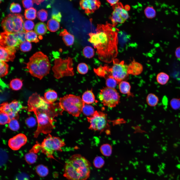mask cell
Returning <instances> with one entry per match:
<instances>
[{
    "instance_id": "cell-38",
    "label": "cell",
    "mask_w": 180,
    "mask_h": 180,
    "mask_svg": "<svg viewBox=\"0 0 180 180\" xmlns=\"http://www.w3.org/2000/svg\"><path fill=\"white\" fill-rule=\"evenodd\" d=\"M118 84L116 80L110 75L109 74L106 78V85L107 87L111 88H114Z\"/></svg>"
},
{
    "instance_id": "cell-37",
    "label": "cell",
    "mask_w": 180,
    "mask_h": 180,
    "mask_svg": "<svg viewBox=\"0 0 180 180\" xmlns=\"http://www.w3.org/2000/svg\"><path fill=\"white\" fill-rule=\"evenodd\" d=\"M9 66L6 62L0 61V76L3 77L6 75L8 73Z\"/></svg>"
},
{
    "instance_id": "cell-14",
    "label": "cell",
    "mask_w": 180,
    "mask_h": 180,
    "mask_svg": "<svg viewBox=\"0 0 180 180\" xmlns=\"http://www.w3.org/2000/svg\"><path fill=\"white\" fill-rule=\"evenodd\" d=\"M23 108L21 103L16 100L10 103L4 102L1 104L0 112L5 113L8 116L10 120L18 118V112Z\"/></svg>"
},
{
    "instance_id": "cell-40",
    "label": "cell",
    "mask_w": 180,
    "mask_h": 180,
    "mask_svg": "<svg viewBox=\"0 0 180 180\" xmlns=\"http://www.w3.org/2000/svg\"><path fill=\"white\" fill-rule=\"evenodd\" d=\"M8 124L9 128L12 130L17 131L20 128L19 123L16 119L14 118L10 120Z\"/></svg>"
},
{
    "instance_id": "cell-15",
    "label": "cell",
    "mask_w": 180,
    "mask_h": 180,
    "mask_svg": "<svg viewBox=\"0 0 180 180\" xmlns=\"http://www.w3.org/2000/svg\"><path fill=\"white\" fill-rule=\"evenodd\" d=\"M79 4L80 8L87 14L94 12L99 8L101 4L100 1L97 0H82Z\"/></svg>"
},
{
    "instance_id": "cell-1",
    "label": "cell",
    "mask_w": 180,
    "mask_h": 180,
    "mask_svg": "<svg viewBox=\"0 0 180 180\" xmlns=\"http://www.w3.org/2000/svg\"><path fill=\"white\" fill-rule=\"evenodd\" d=\"M96 31V33L88 34V41L96 49L99 59L110 63L118 54V34L119 30L106 22L104 24H98Z\"/></svg>"
},
{
    "instance_id": "cell-22",
    "label": "cell",
    "mask_w": 180,
    "mask_h": 180,
    "mask_svg": "<svg viewBox=\"0 0 180 180\" xmlns=\"http://www.w3.org/2000/svg\"><path fill=\"white\" fill-rule=\"evenodd\" d=\"M44 98L49 102L53 104L57 98V94L54 90L50 89L45 92Z\"/></svg>"
},
{
    "instance_id": "cell-49",
    "label": "cell",
    "mask_w": 180,
    "mask_h": 180,
    "mask_svg": "<svg viewBox=\"0 0 180 180\" xmlns=\"http://www.w3.org/2000/svg\"><path fill=\"white\" fill-rule=\"evenodd\" d=\"M26 32H21L15 33V34L18 39L22 42L26 41Z\"/></svg>"
},
{
    "instance_id": "cell-12",
    "label": "cell",
    "mask_w": 180,
    "mask_h": 180,
    "mask_svg": "<svg viewBox=\"0 0 180 180\" xmlns=\"http://www.w3.org/2000/svg\"><path fill=\"white\" fill-rule=\"evenodd\" d=\"M113 11L110 19L114 27L118 24L124 23L129 18L127 11L125 10L122 3L118 2L112 6Z\"/></svg>"
},
{
    "instance_id": "cell-32",
    "label": "cell",
    "mask_w": 180,
    "mask_h": 180,
    "mask_svg": "<svg viewBox=\"0 0 180 180\" xmlns=\"http://www.w3.org/2000/svg\"><path fill=\"white\" fill-rule=\"evenodd\" d=\"M24 15L26 19L29 20L34 19L36 16V10L33 8L25 10Z\"/></svg>"
},
{
    "instance_id": "cell-16",
    "label": "cell",
    "mask_w": 180,
    "mask_h": 180,
    "mask_svg": "<svg viewBox=\"0 0 180 180\" xmlns=\"http://www.w3.org/2000/svg\"><path fill=\"white\" fill-rule=\"evenodd\" d=\"M27 141V138L26 135L22 134H19L10 138L8 140V144L12 150H16L24 145Z\"/></svg>"
},
{
    "instance_id": "cell-5",
    "label": "cell",
    "mask_w": 180,
    "mask_h": 180,
    "mask_svg": "<svg viewBox=\"0 0 180 180\" xmlns=\"http://www.w3.org/2000/svg\"><path fill=\"white\" fill-rule=\"evenodd\" d=\"M58 103L63 110L75 117L79 116L85 104L79 96L72 94H67L60 98Z\"/></svg>"
},
{
    "instance_id": "cell-46",
    "label": "cell",
    "mask_w": 180,
    "mask_h": 180,
    "mask_svg": "<svg viewBox=\"0 0 180 180\" xmlns=\"http://www.w3.org/2000/svg\"><path fill=\"white\" fill-rule=\"evenodd\" d=\"M34 26V23L32 20H27L24 22V29L26 32L31 31L33 28Z\"/></svg>"
},
{
    "instance_id": "cell-3",
    "label": "cell",
    "mask_w": 180,
    "mask_h": 180,
    "mask_svg": "<svg viewBox=\"0 0 180 180\" xmlns=\"http://www.w3.org/2000/svg\"><path fill=\"white\" fill-rule=\"evenodd\" d=\"M91 167L84 157L74 154L65 162L63 176L68 180H86L90 176Z\"/></svg>"
},
{
    "instance_id": "cell-26",
    "label": "cell",
    "mask_w": 180,
    "mask_h": 180,
    "mask_svg": "<svg viewBox=\"0 0 180 180\" xmlns=\"http://www.w3.org/2000/svg\"><path fill=\"white\" fill-rule=\"evenodd\" d=\"M169 75L166 73L164 72H160L157 74L156 80L159 84L164 85L166 84L168 82L169 79Z\"/></svg>"
},
{
    "instance_id": "cell-53",
    "label": "cell",
    "mask_w": 180,
    "mask_h": 180,
    "mask_svg": "<svg viewBox=\"0 0 180 180\" xmlns=\"http://www.w3.org/2000/svg\"><path fill=\"white\" fill-rule=\"evenodd\" d=\"M174 53L176 57L178 59L180 60V46L176 48Z\"/></svg>"
},
{
    "instance_id": "cell-9",
    "label": "cell",
    "mask_w": 180,
    "mask_h": 180,
    "mask_svg": "<svg viewBox=\"0 0 180 180\" xmlns=\"http://www.w3.org/2000/svg\"><path fill=\"white\" fill-rule=\"evenodd\" d=\"M98 98L104 106L113 108L120 102V96L115 89L106 87L100 90Z\"/></svg>"
},
{
    "instance_id": "cell-10",
    "label": "cell",
    "mask_w": 180,
    "mask_h": 180,
    "mask_svg": "<svg viewBox=\"0 0 180 180\" xmlns=\"http://www.w3.org/2000/svg\"><path fill=\"white\" fill-rule=\"evenodd\" d=\"M112 62L113 65L111 68L109 67L108 72L119 84L128 76V65L125 64L124 60L120 61L116 58L114 59Z\"/></svg>"
},
{
    "instance_id": "cell-54",
    "label": "cell",
    "mask_w": 180,
    "mask_h": 180,
    "mask_svg": "<svg viewBox=\"0 0 180 180\" xmlns=\"http://www.w3.org/2000/svg\"><path fill=\"white\" fill-rule=\"evenodd\" d=\"M110 5L111 6H112L116 4L118 2L119 0H106Z\"/></svg>"
},
{
    "instance_id": "cell-29",
    "label": "cell",
    "mask_w": 180,
    "mask_h": 180,
    "mask_svg": "<svg viewBox=\"0 0 180 180\" xmlns=\"http://www.w3.org/2000/svg\"><path fill=\"white\" fill-rule=\"evenodd\" d=\"M100 151L104 156H110L112 154V146L108 144H103L100 147Z\"/></svg>"
},
{
    "instance_id": "cell-41",
    "label": "cell",
    "mask_w": 180,
    "mask_h": 180,
    "mask_svg": "<svg viewBox=\"0 0 180 180\" xmlns=\"http://www.w3.org/2000/svg\"><path fill=\"white\" fill-rule=\"evenodd\" d=\"M32 48L31 44L30 42L26 40L22 43L20 46V50L23 52H27L30 51Z\"/></svg>"
},
{
    "instance_id": "cell-19",
    "label": "cell",
    "mask_w": 180,
    "mask_h": 180,
    "mask_svg": "<svg viewBox=\"0 0 180 180\" xmlns=\"http://www.w3.org/2000/svg\"><path fill=\"white\" fill-rule=\"evenodd\" d=\"M59 35L62 37L63 40L66 46H70L73 44L74 41V36L69 33L66 29H64L60 32Z\"/></svg>"
},
{
    "instance_id": "cell-34",
    "label": "cell",
    "mask_w": 180,
    "mask_h": 180,
    "mask_svg": "<svg viewBox=\"0 0 180 180\" xmlns=\"http://www.w3.org/2000/svg\"><path fill=\"white\" fill-rule=\"evenodd\" d=\"M144 13L147 18L152 19L155 18L156 15V10L152 6H148L144 10Z\"/></svg>"
},
{
    "instance_id": "cell-2",
    "label": "cell",
    "mask_w": 180,
    "mask_h": 180,
    "mask_svg": "<svg viewBox=\"0 0 180 180\" xmlns=\"http://www.w3.org/2000/svg\"><path fill=\"white\" fill-rule=\"evenodd\" d=\"M28 105V111L34 112L38 123L34 137L37 138L40 133L47 134L51 132L54 127L53 124L54 118L62 114L63 111L59 103H50L36 92L29 97Z\"/></svg>"
},
{
    "instance_id": "cell-45",
    "label": "cell",
    "mask_w": 180,
    "mask_h": 180,
    "mask_svg": "<svg viewBox=\"0 0 180 180\" xmlns=\"http://www.w3.org/2000/svg\"><path fill=\"white\" fill-rule=\"evenodd\" d=\"M10 120L8 115L6 113L0 112V124L4 125L8 123Z\"/></svg>"
},
{
    "instance_id": "cell-30",
    "label": "cell",
    "mask_w": 180,
    "mask_h": 180,
    "mask_svg": "<svg viewBox=\"0 0 180 180\" xmlns=\"http://www.w3.org/2000/svg\"><path fill=\"white\" fill-rule=\"evenodd\" d=\"M109 67L106 65L104 66H100L96 69L94 68V70L95 73L100 77L105 78V76L108 72Z\"/></svg>"
},
{
    "instance_id": "cell-28",
    "label": "cell",
    "mask_w": 180,
    "mask_h": 180,
    "mask_svg": "<svg viewBox=\"0 0 180 180\" xmlns=\"http://www.w3.org/2000/svg\"><path fill=\"white\" fill-rule=\"evenodd\" d=\"M35 169L37 174L41 177H45L48 174L49 170L48 168L42 164L37 165L36 166Z\"/></svg>"
},
{
    "instance_id": "cell-24",
    "label": "cell",
    "mask_w": 180,
    "mask_h": 180,
    "mask_svg": "<svg viewBox=\"0 0 180 180\" xmlns=\"http://www.w3.org/2000/svg\"><path fill=\"white\" fill-rule=\"evenodd\" d=\"M23 85L22 80L20 78H16L11 80L10 83V88L14 90H20Z\"/></svg>"
},
{
    "instance_id": "cell-23",
    "label": "cell",
    "mask_w": 180,
    "mask_h": 180,
    "mask_svg": "<svg viewBox=\"0 0 180 180\" xmlns=\"http://www.w3.org/2000/svg\"><path fill=\"white\" fill-rule=\"evenodd\" d=\"M46 24L43 22H39L36 24L34 28V31L37 34L42 35L45 34L47 30Z\"/></svg>"
},
{
    "instance_id": "cell-55",
    "label": "cell",
    "mask_w": 180,
    "mask_h": 180,
    "mask_svg": "<svg viewBox=\"0 0 180 180\" xmlns=\"http://www.w3.org/2000/svg\"><path fill=\"white\" fill-rule=\"evenodd\" d=\"M34 3L36 4L37 5H39L41 4V3L44 1V0H32Z\"/></svg>"
},
{
    "instance_id": "cell-47",
    "label": "cell",
    "mask_w": 180,
    "mask_h": 180,
    "mask_svg": "<svg viewBox=\"0 0 180 180\" xmlns=\"http://www.w3.org/2000/svg\"><path fill=\"white\" fill-rule=\"evenodd\" d=\"M10 12L13 13H18L21 10L20 5L14 2L10 4Z\"/></svg>"
},
{
    "instance_id": "cell-43",
    "label": "cell",
    "mask_w": 180,
    "mask_h": 180,
    "mask_svg": "<svg viewBox=\"0 0 180 180\" xmlns=\"http://www.w3.org/2000/svg\"><path fill=\"white\" fill-rule=\"evenodd\" d=\"M48 14L47 11L42 9L38 11L37 13L36 16L42 22L46 21L47 18Z\"/></svg>"
},
{
    "instance_id": "cell-6",
    "label": "cell",
    "mask_w": 180,
    "mask_h": 180,
    "mask_svg": "<svg viewBox=\"0 0 180 180\" xmlns=\"http://www.w3.org/2000/svg\"><path fill=\"white\" fill-rule=\"evenodd\" d=\"M23 17L20 14H10L4 18L1 23L4 32L15 33L26 32L24 29Z\"/></svg>"
},
{
    "instance_id": "cell-20",
    "label": "cell",
    "mask_w": 180,
    "mask_h": 180,
    "mask_svg": "<svg viewBox=\"0 0 180 180\" xmlns=\"http://www.w3.org/2000/svg\"><path fill=\"white\" fill-rule=\"evenodd\" d=\"M119 88L121 93L127 94L128 97L130 96L133 97L134 96L133 94L130 91L131 86L128 82L125 81L120 82L119 84Z\"/></svg>"
},
{
    "instance_id": "cell-21",
    "label": "cell",
    "mask_w": 180,
    "mask_h": 180,
    "mask_svg": "<svg viewBox=\"0 0 180 180\" xmlns=\"http://www.w3.org/2000/svg\"><path fill=\"white\" fill-rule=\"evenodd\" d=\"M82 99L85 104H89L94 103L95 101V97L92 89L84 92L82 96Z\"/></svg>"
},
{
    "instance_id": "cell-8",
    "label": "cell",
    "mask_w": 180,
    "mask_h": 180,
    "mask_svg": "<svg viewBox=\"0 0 180 180\" xmlns=\"http://www.w3.org/2000/svg\"><path fill=\"white\" fill-rule=\"evenodd\" d=\"M65 145L64 142L60 138L52 136L49 134L40 145L41 150L48 158H54V152L62 151L61 148Z\"/></svg>"
},
{
    "instance_id": "cell-56",
    "label": "cell",
    "mask_w": 180,
    "mask_h": 180,
    "mask_svg": "<svg viewBox=\"0 0 180 180\" xmlns=\"http://www.w3.org/2000/svg\"><path fill=\"white\" fill-rule=\"evenodd\" d=\"M124 9L126 10H128L130 9V6L128 5H126L124 7Z\"/></svg>"
},
{
    "instance_id": "cell-7",
    "label": "cell",
    "mask_w": 180,
    "mask_h": 180,
    "mask_svg": "<svg viewBox=\"0 0 180 180\" xmlns=\"http://www.w3.org/2000/svg\"><path fill=\"white\" fill-rule=\"evenodd\" d=\"M54 65L52 68L54 77L59 79L66 76H72L74 72L72 59L68 57L65 59L60 57L54 59Z\"/></svg>"
},
{
    "instance_id": "cell-51",
    "label": "cell",
    "mask_w": 180,
    "mask_h": 180,
    "mask_svg": "<svg viewBox=\"0 0 180 180\" xmlns=\"http://www.w3.org/2000/svg\"><path fill=\"white\" fill-rule=\"evenodd\" d=\"M62 15L60 12L56 14H52V19L56 20L60 22L61 20Z\"/></svg>"
},
{
    "instance_id": "cell-52",
    "label": "cell",
    "mask_w": 180,
    "mask_h": 180,
    "mask_svg": "<svg viewBox=\"0 0 180 180\" xmlns=\"http://www.w3.org/2000/svg\"><path fill=\"white\" fill-rule=\"evenodd\" d=\"M40 150H41L40 145L39 144H37L34 146L30 151L36 154Z\"/></svg>"
},
{
    "instance_id": "cell-36",
    "label": "cell",
    "mask_w": 180,
    "mask_h": 180,
    "mask_svg": "<svg viewBox=\"0 0 180 180\" xmlns=\"http://www.w3.org/2000/svg\"><path fill=\"white\" fill-rule=\"evenodd\" d=\"M82 53L84 56L87 58H92L94 54V49L90 46L85 47L83 49Z\"/></svg>"
},
{
    "instance_id": "cell-50",
    "label": "cell",
    "mask_w": 180,
    "mask_h": 180,
    "mask_svg": "<svg viewBox=\"0 0 180 180\" xmlns=\"http://www.w3.org/2000/svg\"><path fill=\"white\" fill-rule=\"evenodd\" d=\"M33 0H24L22 1L24 7L27 9L32 8L33 5Z\"/></svg>"
},
{
    "instance_id": "cell-17",
    "label": "cell",
    "mask_w": 180,
    "mask_h": 180,
    "mask_svg": "<svg viewBox=\"0 0 180 180\" xmlns=\"http://www.w3.org/2000/svg\"><path fill=\"white\" fill-rule=\"evenodd\" d=\"M16 50L0 46V61L6 62L13 61L15 57Z\"/></svg>"
},
{
    "instance_id": "cell-33",
    "label": "cell",
    "mask_w": 180,
    "mask_h": 180,
    "mask_svg": "<svg viewBox=\"0 0 180 180\" xmlns=\"http://www.w3.org/2000/svg\"><path fill=\"white\" fill-rule=\"evenodd\" d=\"M95 111L94 107L92 106L85 104L84 106L82 112L87 117L92 116L94 114Z\"/></svg>"
},
{
    "instance_id": "cell-42",
    "label": "cell",
    "mask_w": 180,
    "mask_h": 180,
    "mask_svg": "<svg viewBox=\"0 0 180 180\" xmlns=\"http://www.w3.org/2000/svg\"><path fill=\"white\" fill-rule=\"evenodd\" d=\"M104 164V161L101 156H98L95 158L93 161V164L96 168H102Z\"/></svg>"
},
{
    "instance_id": "cell-13",
    "label": "cell",
    "mask_w": 180,
    "mask_h": 180,
    "mask_svg": "<svg viewBox=\"0 0 180 180\" xmlns=\"http://www.w3.org/2000/svg\"><path fill=\"white\" fill-rule=\"evenodd\" d=\"M22 43L15 33L4 32L0 34V46L17 50Z\"/></svg>"
},
{
    "instance_id": "cell-4",
    "label": "cell",
    "mask_w": 180,
    "mask_h": 180,
    "mask_svg": "<svg viewBox=\"0 0 180 180\" xmlns=\"http://www.w3.org/2000/svg\"><path fill=\"white\" fill-rule=\"evenodd\" d=\"M51 67L48 57L40 51L36 52L30 58L26 66L32 76L40 80L49 74Z\"/></svg>"
},
{
    "instance_id": "cell-44",
    "label": "cell",
    "mask_w": 180,
    "mask_h": 180,
    "mask_svg": "<svg viewBox=\"0 0 180 180\" xmlns=\"http://www.w3.org/2000/svg\"><path fill=\"white\" fill-rule=\"evenodd\" d=\"M170 106L173 109L176 110L180 108V99L177 98L172 99L170 102Z\"/></svg>"
},
{
    "instance_id": "cell-48",
    "label": "cell",
    "mask_w": 180,
    "mask_h": 180,
    "mask_svg": "<svg viewBox=\"0 0 180 180\" xmlns=\"http://www.w3.org/2000/svg\"><path fill=\"white\" fill-rule=\"evenodd\" d=\"M25 122L26 125L28 127L32 128L36 125L37 122L34 118L32 116H30L26 119Z\"/></svg>"
},
{
    "instance_id": "cell-57",
    "label": "cell",
    "mask_w": 180,
    "mask_h": 180,
    "mask_svg": "<svg viewBox=\"0 0 180 180\" xmlns=\"http://www.w3.org/2000/svg\"><path fill=\"white\" fill-rule=\"evenodd\" d=\"M108 180H113V178L112 177H110Z\"/></svg>"
},
{
    "instance_id": "cell-35",
    "label": "cell",
    "mask_w": 180,
    "mask_h": 180,
    "mask_svg": "<svg viewBox=\"0 0 180 180\" xmlns=\"http://www.w3.org/2000/svg\"><path fill=\"white\" fill-rule=\"evenodd\" d=\"M26 40L29 42L37 43L39 41L37 34L32 30L26 32Z\"/></svg>"
},
{
    "instance_id": "cell-25",
    "label": "cell",
    "mask_w": 180,
    "mask_h": 180,
    "mask_svg": "<svg viewBox=\"0 0 180 180\" xmlns=\"http://www.w3.org/2000/svg\"><path fill=\"white\" fill-rule=\"evenodd\" d=\"M58 22L52 19L48 20L47 23V28L48 30L52 32H55L58 30L60 27Z\"/></svg>"
},
{
    "instance_id": "cell-31",
    "label": "cell",
    "mask_w": 180,
    "mask_h": 180,
    "mask_svg": "<svg viewBox=\"0 0 180 180\" xmlns=\"http://www.w3.org/2000/svg\"><path fill=\"white\" fill-rule=\"evenodd\" d=\"M37 156L34 152L30 151L26 153L24 156V159L28 164H33L36 162Z\"/></svg>"
},
{
    "instance_id": "cell-11",
    "label": "cell",
    "mask_w": 180,
    "mask_h": 180,
    "mask_svg": "<svg viewBox=\"0 0 180 180\" xmlns=\"http://www.w3.org/2000/svg\"><path fill=\"white\" fill-rule=\"evenodd\" d=\"M90 124L88 128L91 130L102 131L107 125L106 114L103 112L95 111L92 116L87 117Z\"/></svg>"
},
{
    "instance_id": "cell-18",
    "label": "cell",
    "mask_w": 180,
    "mask_h": 180,
    "mask_svg": "<svg viewBox=\"0 0 180 180\" xmlns=\"http://www.w3.org/2000/svg\"><path fill=\"white\" fill-rule=\"evenodd\" d=\"M143 70L142 65L136 62L133 59L130 63L128 65V72L129 74L136 76L140 74Z\"/></svg>"
},
{
    "instance_id": "cell-39",
    "label": "cell",
    "mask_w": 180,
    "mask_h": 180,
    "mask_svg": "<svg viewBox=\"0 0 180 180\" xmlns=\"http://www.w3.org/2000/svg\"><path fill=\"white\" fill-rule=\"evenodd\" d=\"M88 66L84 63L79 64L77 67V70L78 72L82 74H86L88 72Z\"/></svg>"
},
{
    "instance_id": "cell-27",
    "label": "cell",
    "mask_w": 180,
    "mask_h": 180,
    "mask_svg": "<svg viewBox=\"0 0 180 180\" xmlns=\"http://www.w3.org/2000/svg\"><path fill=\"white\" fill-rule=\"evenodd\" d=\"M146 101L149 106L154 107L156 106L158 104L159 98L155 94L150 93L146 97Z\"/></svg>"
}]
</instances>
